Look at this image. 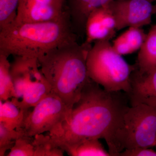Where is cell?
Segmentation results:
<instances>
[{"label":"cell","mask_w":156,"mask_h":156,"mask_svg":"<svg viewBox=\"0 0 156 156\" xmlns=\"http://www.w3.org/2000/svg\"><path fill=\"white\" fill-rule=\"evenodd\" d=\"M122 92L107 91L90 79L65 121L48 133L53 145L64 151L84 140L103 138L111 156H119L117 135L130 107Z\"/></svg>","instance_id":"obj_1"},{"label":"cell","mask_w":156,"mask_h":156,"mask_svg":"<svg viewBox=\"0 0 156 156\" xmlns=\"http://www.w3.org/2000/svg\"><path fill=\"white\" fill-rule=\"evenodd\" d=\"M78 37L66 11L52 21H15L0 30V54L38 58L54 48L77 41Z\"/></svg>","instance_id":"obj_2"},{"label":"cell","mask_w":156,"mask_h":156,"mask_svg":"<svg viewBox=\"0 0 156 156\" xmlns=\"http://www.w3.org/2000/svg\"><path fill=\"white\" fill-rule=\"evenodd\" d=\"M92 47L80 44L75 41L54 48L38 58L41 69L52 91L70 110L79 100L82 90L90 80L87 57Z\"/></svg>","instance_id":"obj_3"},{"label":"cell","mask_w":156,"mask_h":156,"mask_svg":"<svg viewBox=\"0 0 156 156\" xmlns=\"http://www.w3.org/2000/svg\"><path fill=\"white\" fill-rule=\"evenodd\" d=\"M87 66L89 77L107 91L126 94L130 91L135 65L128 64L115 51L110 41L94 43L87 53Z\"/></svg>","instance_id":"obj_4"},{"label":"cell","mask_w":156,"mask_h":156,"mask_svg":"<svg viewBox=\"0 0 156 156\" xmlns=\"http://www.w3.org/2000/svg\"><path fill=\"white\" fill-rule=\"evenodd\" d=\"M117 141L119 154L126 149L155 147L156 107L144 104L129 107L117 134Z\"/></svg>","instance_id":"obj_5"},{"label":"cell","mask_w":156,"mask_h":156,"mask_svg":"<svg viewBox=\"0 0 156 156\" xmlns=\"http://www.w3.org/2000/svg\"><path fill=\"white\" fill-rule=\"evenodd\" d=\"M33 108L20 128L23 134L30 137L45 132L52 133L65 121L71 112L53 91Z\"/></svg>","instance_id":"obj_6"},{"label":"cell","mask_w":156,"mask_h":156,"mask_svg":"<svg viewBox=\"0 0 156 156\" xmlns=\"http://www.w3.org/2000/svg\"><path fill=\"white\" fill-rule=\"evenodd\" d=\"M10 73L14 90L11 99L18 101L23 95L46 89L50 86L40 68L38 58L14 56Z\"/></svg>","instance_id":"obj_7"},{"label":"cell","mask_w":156,"mask_h":156,"mask_svg":"<svg viewBox=\"0 0 156 156\" xmlns=\"http://www.w3.org/2000/svg\"><path fill=\"white\" fill-rule=\"evenodd\" d=\"M154 0H112L108 4L114 17L117 31L126 27L150 24L156 14Z\"/></svg>","instance_id":"obj_8"},{"label":"cell","mask_w":156,"mask_h":156,"mask_svg":"<svg viewBox=\"0 0 156 156\" xmlns=\"http://www.w3.org/2000/svg\"><path fill=\"white\" fill-rule=\"evenodd\" d=\"M64 0H20L17 18L20 23L47 22L61 18Z\"/></svg>","instance_id":"obj_9"},{"label":"cell","mask_w":156,"mask_h":156,"mask_svg":"<svg viewBox=\"0 0 156 156\" xmlns=\"http://www.w3.org/2000/svg\"><path fill=\"white\" fill-rule=\"evenodd\" d=\"M114 17L108 5L95 9L88 17L86 25V40L83 43L92 47V43L98 41H110L116 31Z\"/></svg>","instance_id":"obj_10"},{"label":"cell","mask_w":156,"mask_h":156,"mask_svg":"<svg viewBox=\"0 0 156 156\" xmlns=\"http://www.w3.org/2000/svg\"><path fill=\"white\" fill-rule=\"evenodd\" d=\"M127 94L131 106L144 104L156 107V69L141 72L135 66Z\"/></svg>","instance_id":"obj_11"},{"label":"cell","mask_w":156,"mask_h":156,"mask_svg":"<svg viewBox=\"0 0 156 156\" xmlns=\"http://www.w3.org/2000/svg\"><path fill=\"white\" fill-rule=\"evenodd\" d=\"M112 0H69L66 11L73 30L78 37L85 36L89 14L97 8L106 5Z\"/></svg>","instance_id":"obj_12"},{"label":"cell","mask_w":156,"mask_h":156,"mask_svg":"<svg viewBox=\"0 0 156 156\" xmlns=\"http://www.w3.org/2000/svg\"><path fill=\"white\" fill-rule=\"evenodd\" d=\"M147 35L141 27H130L114 40L112 45L115 51L122 56L131 54L140 50Z\"/></svg>","instance_id":"obj_13"},{"label":"cell","mask_w":156,"mask_h":156,"mask_svg":"<svg viewBox=\"0 0 156 156\" xmlns=\"http://www.w3.org/2000/svg\"><path fill=\"white\" fill-rule=\"evenodd\" d=\"M134 65L136 69L141 72L156 69V24L151 27L147 34Z\"/></svg>","instance_id":"obj_14"},{"label":"cell","mask_w":156,"mask_h":156,"mask_svg":"<svg viewBox=\"0 0 156 156\" xmlns=\"http://www.w3.org/2000/svg\"><path fill=\"white\" fill-rule=\"evenodd\" d=\"M29 111L21 109L11 99L0 100V123L12 130L21 128Z\"/></svg>","instance_id":"obj_15"},{"label":"cell","mask_w":156,"mask_h":156,"mask_svg":"<svg viewBox=\"0 0 156 156\" xmlns=\"http://www.w3.org/2000/svg\"><path fill=\"white\" fill-rule=\"evenodd\" d=\"M64 151L72 156H111L97 138L84 140Z\"/></svg>","instance_id":"obj_16"},{"label":"cell","mask_w":156,"mask_h":156,"mask_svg":"<svg viewBox=\"0 0 156 156\" xmlns=\"http://www.w3.org/2000/svg\"><path fill=\"white\" fill-rule=\"evenodd\" d=\"M9 57L0 54V100L4 101L14 96V86L10 73Z\"/></svg>","instance_id":"obj_17"},{"label":"cell","mask_w":156,"mask_h":156,"mask_svg":"<svg viewBox=\"0 0 156 156\" xmlns=\"http://www.w3.org/2000/svg\"><path fill=\"white\" fill-rule=\"evenodd\" d=\"M34 156H63L64 151L56 147L51 141L50 135L38 134L33 137Z\"/></svg>","instance_id":"obj_18"},{"label":"cell","mask_w":156,"mask_h":156,"mask_svg":"<svg viewBox=\"0 0 156 156\" xmlns=\"http://www.w3.org/2000/svg\"><path fill=\"white\" fill-rule=\"evenodd\" d=\"M20 0H0V30L15 22Z\"/></svg>","instance_id":"obj_19"},{"label":"cell","mask_w":156,"mask_h":156,"mask_svg":"<svg viewBox=\"0 0 156 156\" xmlns=\"http://www.w3.org/2000/svg\"><path fill=\"white\" fill-rule=\"evenodd\" d=\"M21 131V134L16 140L14 146L7 156H34V147L33 144V137L27 136Z\"/></svg>","instance_id":"obj_20"},{"label":"cell","mask_w":156,"mask_h":156,"mask_svg":"<svg viewBox=\"0 0 156 156\" xmlns=\"http://www.w3.org/2000/svg\"><path fill=\"white\" fill-rule=\"evenodd\" d=\"M21 134L20 128L12 130L0 123V156H5L6 152L11 150Z\"/></svg>","instance_id":"obj_21"},{"label":"cell","mask_w":156,"mask_h":156,"mask_svg":"<svg viewBox=\"0 0 156 156\" xmlns=\"http://www.w3.org/2000/svg\"><path fill=\"white\" fill-rule=\"evenodd\" d=\"M119 156H156V151L151 148L134 147L124 150Z\"/></svg>","instance_id":"obj_22"},{"label":"cell","mask_w":156,"mask_h":156,"mask_svg":"<svg viewBox=\"0 0 156 156\" xmlns=\"http://www.w3.org/2000/svg\"><path fill=\"white\" fill-rule=\"evenodd\" d=\"M154 1L155 2V8L156 9V0H154Z\"/></svg>","instance_id":"obj_23"},{"label":"cell","mask_w":156,"mask_h":156,"mask_svg":"<svg viewBox=\"0 0 156 156\" xmlns=\"http://www.w3.org/2000/svg\"><path fill=\"white\" fill-rule=\"evenodd\" d=\"M155 147H156V143L155 146Z\"/></svg>","instance_id":"obj_24"},{"label":"cell","mask_w":156,"mask_h":156,"mask_svg":"<svg viewBox=\"0 0 156 156\" xmlns=\"http://www.w3.org/2000/svg\"><path fill=\"white\" fill-rule=\"evenodd\" d=\"M64 1H65V0H64Z\"/></svg>","instance_id":"obj_25"}]
</instances>
